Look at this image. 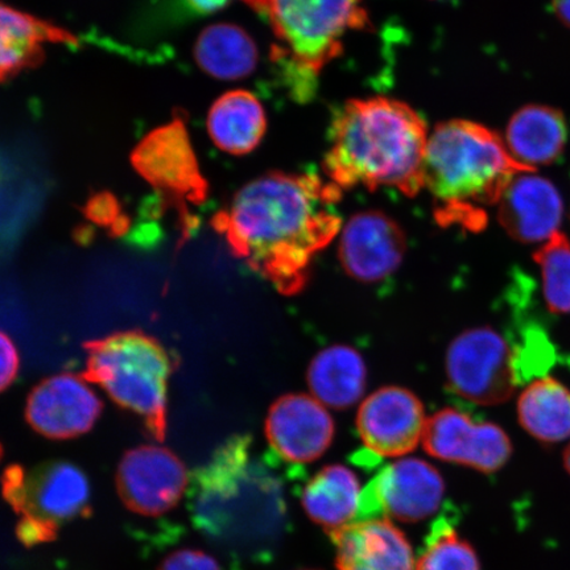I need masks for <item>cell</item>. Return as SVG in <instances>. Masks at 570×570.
Segmentation results:
<instances>
[{
	"label": "cell",
	"instance_id": "1",
	"mask_svg": "<svg viewBox=\"0 0 570 570\" xmlns=\"http://www.w3.org/2000/svg\"><path fill=\"white\" fill-rule=\"evenodd\" d=\"M341 190L316 175L271 173L239 189L212 226L235 258L294 296L308 284L315 256L342 230Z\"/></svg>",
	"mask_w": 570,
	"mask_h": 570
},
{
	"label": "cell",
	"instance_id": "2",
	"mask_svg": "<svg viewBox=\"0 0 570 570\" xmlns=\"http://www.w3.org/2000/svg\"><path fill=\"white\" fill-rule=\"evenodd\" d=\"M428 139L425 120L407 104L386 97L352 99L332 119L327 180L342 190L389 187L416 196L423 189Z\"/></svg>",
	"mask_w": 570,
	"mask_h": 570
},
{
	"label": "cell",
	"instance_id": "3",
	"mask_svg": "<svg viewBox=\"0 0 570 570\" xmlns=\"http://www.w3.org/2000/svg\"><path fill=\"white\" fill-rule=\"evenodd\" d=\"M532 173L519 164L497 132L472 120L454 119L434 128L423 164V189L430 191L441 225L480 232L488 209L514 178Z\"/></svg>",
	"mask_w": 570,
	"mask_h": 570
},
{
	"label": "cell",
	"instance_id": "4",
	"mask_svg": "<svg viewBox=\"0 0 570 570\" xmlns=\"http://www.w3.org/2000/svg\"><path fill=\"white\" fill-rule=\"evenodd\" d=\"M85 380L97 383L114 402L137 413L155 440L167 433V390L175 368L160 342L140 331L118 332L83 345Z\"/></svg>",
	"mask_w": 570,
	"mask_h": 570
},
{
	"label": "cell",
	"instance_id": "5",
	"mask_svg": "<svg viewBox=\"0 0 570 570\" xmlns=\"http://www.w3.org/2000/svg\"><path fill=\"white\" fill-rule=\"evenodd\" d=\"M281 41L276 60L308 80L342 52L348 32L363 30L368 17L363 0H245Z\"/></svg>",
	"mask_w": 570,
	"mask_h": 570
},
{
	"label": "cell",
	"instance_id": "6",
	"mask_svg": "<svg viewBox=\"0 0 570 570\" xmlns=\"http://www.w3.org/2000/svg\"><path fill=\"white\" fill-rule=\"evenodd\" d=\"M3 494L20 518L17 533L27 547L52 541L61 524L90 512L88 476L66 461L42 463L30 472L7 468Z\"/></svg>",
	"mask_w": 570,
	"mask_h": 570
},
{
	"label": "cell",
	"instance_id": "7",
	"mask_svg": "<svg viewBox=\"0 0 570 570\" xmlns=\"http://www.w3.org/2000/svg\"><path fill=\"white\" fill-rule=\"evenodd\" d=\"M131 161L169 208L180 214L185 238H188L191 227L188 206L202 205L208 197L209 185L199 169L184 120L175 118L147 135L135 148Z\"/></svg>",
	"mask_w": 570,
	"mask_h": 570
},
{
	"label": "cell",
	"instance_id": "8",
	"mask_svg": "<svg viewBox=\"0 0 570 570\" xmlns=\"http://www.w3.org/2000/svg\"><path fill=\"white\" fill-rule=\"evenodd\" d=\"M445 368L454 394L474 404L504 403L519 386L514 347L489 326L455 337L448 348Z\"/></svg>",
	"mask_w": 570,
	"mask_h": 570
},
{
	"label": "cell",
	"instance_id": "9",
	"mask_svg": "<svg viewBox=\"0 0 570 570\" xmlns=\"http://www.w3.org/2000/svg\"><path fill=\"white\" fill-rule=\"evenodd\" d=\"M444 495L443 476L431 463L420 459L399 460L383 468L362 491L356 520L386 518L420 522L436 514Z\"/></svg>",
	"mask_w": 570,
	"mask_h": 570
},
{
	"label": "cell",
	"instance_id": "10",
	"mask_svg": "<svg viewBox=\"0 0 570 570\" xmlns=\"http://www.w3.org/2000/svg\"><path fill=\"white\" fill-rule=\"evenodd\" d=\"M189 484L184 462L169 449L142 445L128 451L117 470V490L135 514L158 518L181 501Z\"/></svg>",
	"mask_w": 570,
	"mask_h": 570
},
{
	"label": "cell",
	"instance_id": "11",
	"mask_svg": "<svg viewBox=\"0 0 570 570\" xmlns=\"http://www.w3.org/2000/svg\"><path fill=\"white\" fill-rule=\"evenodd\" d=\"M423 445L432 458L495 473L509 462L512 444L501 426L475 422L454 409H444L426 420Z\"/></svg>",
	"mask_w": 570,
	"mask_h": 570
},
{
	"label": "cell",
	"instance_id": "12",
	"mask_svg": "<svg viewBox=\"0 0 570 570\" xmlns=\"http://www.w3.org/2000/svg\"><path fill=\"white\" fill-rule=\"evenodd\" d=\"M426 420L423 404L413 392L387 386L363 401L356 430L370 454L402 458L423 443Z\"/></svg>",
	"mask_w": 570,
	"mask_h": 570
},
{
	"label": "cell",
	"instance_id": "13",
	"mask_svg": "<svg viewBox=\"0 0 570 570\" xmlns=\"http://www.w3.org/2000/svg\"><path fill=\"white\" fill-rule=\"evenodd\" d=\"M407 252L402 227L382 212H361L342 226L338 258L348 276L372 284L401 267Z\"/></svg>",
	"mask_w": 570,
	"mask_h": 570
},
{
	"label": "cell",
	"instance_id": "14",
	"mask_svg": "<svg viewBox=\"0 0 570 570\" xmlns=\"http://www.w3.org/2000/svg\"><path fill=\"white\" fill-rule=\"evenodd\" d=\"M102 412V402L85 377L66 373L48 377L28 396L27 422L33 431L52 440L88 433Z\"/></svg>",
	"mask_w": 570,
	"mask_h": 570
},
{
	"label": "cell",
	"instance_id": "15",
	"mask_svg": "<svg viewBox=\"0 0 570 570\" xmlns=\"http://www.w3.org/2000/svg\"><path fill=\"white\" fill-rule=\"evenodd\" d=\"M336 426L325 405L305 394L284 395L271 405L266 436L282 460L294 465L316 461L333 443Z\"/></svg>",
	"mask_w": 570,
	"mask_h": 570
},
{
	"label": "cell",
	"instance_id": "16",
	"mask_svg": "<svg viewBox=\"0 0 570 570\" xmlns=\"http://www.w3.org/2000/svg\"><path fill=\"white\" fill-rule=\"evenodd\" d=\"M532 173L519 174L498 204L499 223L520 244H541L559 233L564 203L558 188Z\"/></svg>",
	"mask_w": 570,
	"mask_h": 570
},
{
	"label": "cell",
	"instance_id": "17",
	"mask_svg": "<svg viewBox=\"0 0 570 570\" xmlns=\"http://www.w3.org/2000/svg\"><path fill=\"white\" fill-rule=\"evenodd\" d=\"M330 534L338 570H416L407 537L390 519L356 520Z\"/></svg>",
	"mask_w": 570,
	"mask_h": 570
},
{
	"label": "cell",
	"instance_id": "18",
	"mask_svg": "<svg viewBox=\"0 0 570 570\" xmlns=\"http://www.w3.org/2000/svg\"><path fill=\"white\" fill-rule=\"evenodd\" d=\"M568 126L554 107L530 105L518 110L505 131V146L523 167L537 170L560 158L567 146Z\"/></svg>",
	"mask_w": 570,
	"mask_h": 570
},
{
	"label": "cell",
	"instance_id": "19",
	"mask_svg": "<svg viewBox=\"0 0 570 570\" xmlns=\"http://www.w3.org/2000/svg\"><path fill=\"white\" fill-rule=\"evenodd\" d=\"M306 381L312 396L325 407L346 410L365 394L367 367L354 347L334 345L313 358Z\"/></svg>",
	"mask_w": 570,
	"mask_h": 570
},
{
	"label": "cell",
	"instance_id": "20",
	"mask_svg": "<svg viewBox=\"0 0 570 570\" xmlns=\"http://www.w3.org/2000/svg\"><path fill=\"white\" fill-rule=\"evenodd\" d=\"M0 16V75L3 81L16 77L21 70L38 66L42 61L46 45L59 42L73 46L77 42L75 36L62 28L12 7L2 6Z\"/></svg>",
	"mask_w": 570,
	"mask_h": 570
},
{
	"label": "cell",
	"instance_id": "21",
	"mask_svg": "<svg viewBox=\"0 0 570 570\" xmlns=\"http://www.w3.org/2000/svg\"><path fill=\"white\" fill-rule=\"evenodd\" d=\"M362 491L353 470L337 463L305 484L302 503L306 515L332 533L358 518Z\"/></svg>",
	"mask_w": 570,
	"mask_h": 570
},
{
	"label": "cell",
	"instance_id": "22",
	"mask_svg": "<svg viewBox=\"0 0 570 570\" xmlns=\"http://www.w3.org/2000/svg\"><path fill=\"white\" fill-rule=\"evenodd\" d=\"M265 109L253 92H226L212 106L208 117L210 138L219 149L232 155H246L265 137Z\"/></svg>",
	"mask_w": 570,
	"mask_h": 570
},
{
	"label": "cell",
	"instance_id": "23",
	"mask_svg": "<svg viewBox=\"0 0 570 570\" xmlns=\"http://www.w3.org/2000/svg\"><path fill=\"white\" fill-rule=\"evenodd\" d=\"M518 419L540 443L567 441L570 439V390L552 376L532 380L519 396Z\"/></svg>",
	"mask_w": 570,
	"mask_h": 570
},
{
	"label": "cell",
	"instance_id": "24",
	"mask_svg": "<svg viewBox=\"0 0 570 570\" xmlns=\"http://www.w3.org/2000/svg\"><path fill=\"white\" fill-rule=\"evenodd\" d=\"M195 57L205 73L219 80H239L253 73L258 63V49L240 27L218 23L199 35Z\"/></svg>",
	"mask_w": 570,
	"mask_h": 570
},
{
	"label": "cell",
	"instance_id": "25",
	"mask_svg": "<svg viewBox=\"0 0 570 570\" xmlns=\"http://www.w3.org/2000/svg\"><path fill=\"white\" fill-rule=\"evenodd\" d=\"M416 570H481L479 556L452 520L440 518L425 539Z\"/></svg>",
	"mask_w": 570,
	"mask_h": 570
},
{
	"label": "cell",
	"instance_id": "26",
	"mask_svg": "<svg viewBox=\"0 0 570 570\" xmlns=\"http://www.w3.org/2000/svg\"><path fill=\"white\" fill-rule=\"evenodd\" d=\"M543 279V294L554 313H570V240L566 234L556 233L534 254Z\"/></svg>",
	"mask_w": 570,
	"mask_h": 570
},
{
	"label": "cell",
	"instance_id": "27",
	"mask_svg": "<svg viewBox=\"0 0 570 570\" xmlns=\"http://www.w3.org/2000/svg\"><path fill=\"white\" fill-rule=\"evenodd\" d=\"M87 214L96 224L109 227L111 233L122 234L127 229L126 218L119 210L116 199L107 195L92 199L88 205Z\"/></svg>",
	"mask_w": 570,
	"mask_h": 570
},
{
	"label": "cell",
	"instance_id": "28",
	"mask_svg": "<svg viewBox=\"0 0 570 570\" xmlns=\"http://www.w3.org/2000/svg\"><path fill=\"white\" fill-rule=\"evenodd\" d=\"M158 570H220L216 559L198 550H180L164 559Z\"/></svg>",
	"mask_w": 570,
	"mask_h": 570
},
{
	"label": "cell",
	"instance_id": "29",
	"mask_svg": "<svg viewBox=\"0 0 570 570\" xmlns=\"http://www.w3.org/2000/svg\"><path fill=\"white\" fill-rule=\"evenodd\" d=\"M2 376H0V383H2V391L11 386L12 382L19 373L20 360L19 353L12 340L2 333Z\"/></svg>",
	"mask_w": 570,
	"mask_h": 570
},
{
	"label": "cell",
	"instance_id": "30",
	"mask_svg": "<svg viewBox=\"0 0 570 570\" xmlns=\"http://www.w3.org/2000/svg\"><path fill=\"white\" fill-rule=\"evenodd\" d=\"M191 9L202 13H210L224 9L230 0H187Z\"/></svg>",
	"mask_w": 570,
	"mask_h": 570
},
{
	"label": "cell",
	"instance_id": "31",
	"mask_svg": "<svg viewBox=\"0 0 570 570\" xmlns=\"http://www.w3.org/2000/svg\"><path fill=\"white\" fill-rule=\"evenodd\" d=\"M552 10L561 23L570 28V0H552Z\"/></svg>",
	"mask_w": 570,
	"mask_h": 570
},
{
	"label": "cell",
	"instance_id": "32",
	"mask_svg": "<svg viewBox=\"0 0 570 570\" xmlns=\"http://www.w3.org/2000/svg\"><path fill=\"white\" fill-rule=\"evenodd\" d=\"M562 462H564V468L570 476V444L564 451V458H562Z\"/></svg>",
	"mask_w": 570,
	"mask_h": 570
}]
</instances>
